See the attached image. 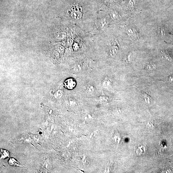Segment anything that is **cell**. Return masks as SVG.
Masks as SVG:
<instances>
[{
  "label": "cell",
  "instance_id": "cell-5",
  "mask_svg": "<svg viewBox=\"0 0 173 173\" xmlns=\"http://www.w3.org/2000/svg\"><path fill=\"white\" fill-rule=\"evenodd\" d=\"M112 82L110 79L106 78L104 80L102 83V86L104 88H109L111 87Z\"/></svg>",
  "mask_w": 173,
  "mask_h": 173
},
{
  "label": "cell",
  "instance_id": "cell-18",
  "mask_svg": "<svg viewBox=\"0 0 173 173\" xmlns=\"http://www.w3.org/2000/svg\"><path fill=\"white\" fill-rule=\"evenodd\" d=\"M72 9L73 11L81 12L82 11V8L77 6H74L72 8Z\"/></svg>",
  "mask_w": 173,
  "mask_h": 173
},
{
  "label": "cell",
  "instance_id": "cell-7",
  "mask_svg": "<svg viewBox=\"0 0 173 173\" xmlns=\"http://www.w3.org/2000/svg\"><path fill=\"white\" fill-rule=\"evenodd\" d=\"M1 158H5L9 157V153L7 150L3 149L0 150Z\"/></svg>",
  "mask_w": 173,
  "mask_h": 173
},
{
  "label": "cell",
  "instance_id": "cell-16",
  "mask_svg": "<svg viewBox=\"0 0 173 173\" xmlns=\"http://www.w3.org/2000/svg\"><path fill=\"white\" fill-rule=\"evenodd\" d=\"M66 36V33L65 32H62L58 33L57 34V38L58 39H63Z\"/></svg>",
  "mask_w": 173,
  "mask_h": 173
},
{
  "label": "cell",
  "instance_id": "cell-6",
  "mask_svg": "<svg viewBox=\"0 0 173 173\" xmlns=\"http://www.w3.org/2000/svg\"><path fill=\"white\" fill-rule=\"evenodd\" d=\"M126 32L128 36L131 38L136 37V31L135 30L132 28H128Z\"/></svg>",
  "mask_w": 173,
  "mask_h": 173
},
{
  "label": "cell",
  "instance_id": "cell-12",
  "mask_svg": "<svg viewBox=\"0 0 173 173\" xmlns=\"http://www.w3.org/2000/svg\"><path fill=\"white\" fill-rule=\"evenodd\" d=\"M63 95V91L61 90H59L55 92L54 95V96L57 98H61Z\"/></svg>",
  "mask_w": 173,
  "mask_h": 173
},
{
  "label": "cell",
  "instance_id": "cell-8",
  "mask_svg": "<svg viewBox=\"0 0 173 173\" xmlns=\"http://www.w3.org/2000/svg\"><path fill=\"white\" fill-rule=\"evenodd\" d=\"M83 68V64L82 63H80L76 65L73 68L74 72L76 73H79L82 70Z\"/></svg>",
  "mask_w": 173,
  "mask_h": 173
},
{
  "label": "cell",
  "instance_id": "cell-10",
  "mask_svg": "<svg viewBox=\"0 0 173 173\" xmlns=\"http://www.w3.org/2000/svg\"><path fill=\"white\" fill-rule=\"evenodd\" d=\"M99 101L102 103L106 102L108 100V98L105 96H101L99 97L98 99Z\"/></svg>",
  "mask_w": 173,
  "mask_h": 173
},
{
  "label": "cell",
  "instance_id": "cell-15",
  "mask_svg": "<svg viewBox=\"0 0 173 173\" xmlns=\"http://www.w3.org/2000/svg\"><path fill=\"white\" fill-rule=\"evenodd\" d=\"M158 33L161 36H164L165 34V30L161 27H159L158 28Z\"/></svg>",
  "mask_w": 173,
  "mask_h": 173
},
{
  "label": "cell",
  "instance_id": "cell-21",
  "mask_svg": "<svg viewBox=\"0 0 173 173\" xmlns=\"http://www.w3.org/2000/svg\"><path fill=\"white\" fill-rule=\"evenodd\" d=\"M79 47L77 45H76V44H74V49H75V50H77L78 49Z\"/></svg>",
  "mask_w": 173,
  "mask_h": 173
},
{
  "label": "cell",
  "instance_id": "cell-17",
  "mask_svg": "<svg viewBox=\"0 0 173 173\" xmlns=\"http://www.w3.org/2000/svg\"><path fill=\"white\" fill-rule=\"evenodd\" d=\"M156 66L155 64H152V63H149L147 64L146 66V68L148 70H152L156 68Z\"/></svg>",
  "mask_w": 173,
  "mask_h": 173
},
{
  "label": "cell",
  "instance_id": "cell-9",
  "mask_svg": "<svg viewBox=\"0 0 173 173\" xmlns=\"http://www.w3.org/2000/svg\"><path fill=\"white\" fill-rule=\"evenodd\" d=\"M95 90V87L92 85L89 84L87 86L86 90L89 93L92 94L94 92Z\"/></svg>",
  "mask_w": 173,
  "mask_h": 173
},
{
  "label": "cell",
  "instance_id": "cell-13",
  "mask_svg": "<svg viewBox=\"0 0 173 173\" xmlns=\"http://www.w3.org/2000/svg\"><path fill=\"white\" fill-rule=\"evenodd\" d=\"M161 56L163 58H165V59H166L167 60H168L169 61H171V58L166 52L161 51Z\"/></svg>",
  "mask_w": 173,
  "mask_h": 173
},
{
  "label": "cell",
  "instance_id": "cell-2",
  "mask_svg": "<svg viewBox=\"0 0 173 173\" xmlns=\"http://www.w3.org/2000/svg\"><path fill=\"white\" fill-rule=\"evenodd\" d=\"M118 50V46L114 44L112 45L110 48L109 50V55L112 57L115 56Z\"/></svg>",
  "mask_w": 173,
  "mask_h": 173
},
{
  "label": "cell",
  "instance_id": "cell-14",
  "mask_svg": "<svg viewBox=\"0 0 173 173\" xmlns=\"http://www.w3.org/2000/svg\"><path fill=\"white\" fill-rule=\"evenodd\" d=\"M9 162L10 165H12L15 166H18L20 165H19V163L15 159L13 158H11L9 161Z\"/></svg>",
  "mask_w": 173,
  "mask_h": 173
},
{
  "label": "cell",
  "instance_id": "cell-4",
  "mask_svg": "<svg viewBox=\"0 0 173 173\" xmlns=\"http://www.w3.org/2000/svg\"><path fill=\"white\" fill-rule=\"evenodd\" d=\"M71 16L74 19L79 20L80 19L82 16V14L81 12L73 11L71 14Z\"/></svg>",
  "mask_w": 173,
  "mask_h": 173
},
{
  "label": "cell",
  "instance_id": "cell-3",
  "mask_svg": "<svg viewBox=\"0 0 173 173\" xmlns=\"http://www.w3.org/2000/svg\"><path fill=\"white\" fill-rule=\"evenodd\" d=\"M138 4L137 0H128L127 3L128 7L131 9H134Z\"/></svg>",
  "mask_w": 173,
  "mask_h": 173
},
{
  "label": "cell",
  "instance_id": "cell-1",
  "mask_svg": "<svg viewBox=\"0 0 173 173\" xmlns=\"http://www.w3.org/2000/svg\"><path fill=\"white\" fill-rule=\"evenodd\" d=\"M65 85L66 87L69 90H72L75 86L76 83L73 79H68L65 81Z\"/></svg>",
  "mask_w": 173,
  "mask_h": 173
},
{
  "label": "cell",
  "instance_id": "cell-20",
  "mask_svg": "<svg viewBox=\"0 0 173 173\" xmlns=\"http://www.w3.org/2000/svg\"><path fill=\"white\" fill-rule=\"evenodd\" d=\"M67 44L68 46H72V45H73V43H74V41H73V39H71V38H69L67 40Z\"/></svg>",
  "mask_w": 173,
  "mask_h": 173
},
{
  "label": "cell",
  "instance_id": "cell-11",
  "mask_svg": "<svg viewBox=\"0 0 173 173\" xmlns=\"http://www.w3.org/2000/svg\"><path fill=\"white\" fill-rule=\"evenodd\" d=\"M111 17L114 21L117 20L119 19L118 14L115 12H113L110 14Z\"/></svg>",
  "mask_w": 173,
  "mask_h": 173
},
{
  "label": "cell",
  "instance_id": "cell-19",
  "mask_svg": "<svg viewBox=\"0 0 173 173\" xmlns=\"http://www.w3.org/2000/svg\"><path fill=\"white\" fill-rule=\"evenodd\" d=\"M57 51L59 53H62L64 51V48L63 46H59L57 47Z\"/></svg>",
  "mask_w": 173,
  "mask_h": 173
}]
</instances>
